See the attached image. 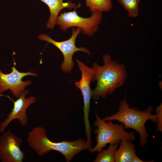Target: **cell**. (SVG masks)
<instances>
[{"label": "cell", "mask_w": 162, "mask_h": 162, "mask_svg": "<svg viewBox=\"0 0 162 162\" xmlns=\"http://www.w3.org/2000/svg\"><path fill=\"white\" fill-rule=\"evenodd\" d=\"M156 112L157 116V128L156 131L162 132V104L158 106L156 108Z\"/></svg>", "instance_id": "2e32d148"}, {"label": "cell", "mask_w": 162, "mask_h": 162, "mask_svg": "<svg viewBox=\"0 0 162 162\" xmlns=\"http://www.w3.org/2000/svg\"><path fill=\"white\" fill-rule=\"evenodd\" d=\"M86 3L92 13L108 11L112 8V0H86Z\"/></svg>", "instance_id": "4fadbf2b"}, {"label": "cell", "mask_w": 162, "mask_h": 162, "mask_svg": "<svg viewBox=\"0 0 162 162\" xmlns=\"http://www.w3.org/2000/svg\"><path fill=\"white\" fill-rule=\"evenodd\" d=\"M81 29L78 28L72 29L71 37L67 40L60 42L55 40L45 34H39L38 38L42 40L46 41L56 47L61 51L64 56V61L61 65V68L65 73L71 72L74 65L72 57L75 52L81 51L87 53L90 55V52L88 50L84 47L78 48L75 44L76 39L80 34Z\"/></svg>", "instance_id": "52a82bcc"}, {"label": "cell", "mask_w": 162, "mask_h": 162, "mask_svg": "<svg viewBox=\"0 0 162 162\" xmlns=\"http://www.w3.org/2000/svg\"><path fill=\"white\" fill-rule=\"evenodd\" d=\"M95 116L94 125L97 127L94 130L97 144L94 147L88 149L90 152H99L108 144L119 145L122 140L133 141L136 139L134 133L125 131L122 124H114L111 120L106 122L99 117L96 112Z\"/></svg>", "instance_id": "277c9868"}, {"label": "cell", "mask_w": 162, "mask_h": 162, "mask_svg": "<svg viewBox=\"0 0 162 162\" xmlns=\"http://www.w3.org/2000/svg\"><path fill=\"white\" fill-rule=\"evenodd\" d=\"M27 76H38V75L30 72H20L16 69L15 66L12 68V71L9 74H4L0 70V94L9 89L11 90L15 97L18 98L26 87L32 84L30 80H22V78Z\"/></svg>", "instance_id": "9c48e42d"}, {"label": "cell", "mask_w": 162, "mask_h": 162, "mask_svg": "<svg viewBox=\"0 0 162 162\" xmlns=\"http://www.w3.org/2000/svg\"><path fill=\"white\" fill-rule=\"evenodd\" d=\"M132 141L124 139L121 140L119 148L114 154L115 162H131L136 155V149Z\"/></svg>", "instance_id": "7c38bea8"}, {"label": "cell", "mask_w": 162, "mask_h": 162, "mask_svg": "<svg viewBox=\"0 0 162 162\" xmlns=\"http://www.w3.org/2000/svg\"><path fill=\"white\" fill-rule=\"evenodd\" d=\"M46 4L48 7L50 12L49 20L46 26L48 28L53 29L56 24V18L60 11L63 9L66 8L70 10H75L80 6L79 4L76 5L70 1L64 2L63 0H39Z\"/></svg>", "instance_id": "8fae6325"}, {"label": "cell", "mask_w": 162, "mask_h": 162, "mask_svg": "<svg viewBox=\"0 0 162 162\" xmlns=\"http://www.w3.org/2000/svg\"><path fill=\"white\" fill-rule=\"evenodd\" d=\"M119 103L118 111L115 114L105 117V121L117 120L122 124L125 128H131L135 130L140 136V145L142 147L146 144L149 136L145 125L150 120L154 123L157 122V115L152 114L153 107L150 106L145 110L142 111L136 108L130 107L126 99Z\"/></svg>", "instance_id": "3957f363"}, {"label": "cell", "mask_w": 162, "mask_h": 162, "mask_svg": "<svg viewBox=\"0 0 162 162\" xmlns=\"http://www.w3.org/2000/svg\"><path fill=\"white\" fill-rule=\"evenodd\" d=\"M22 139L9 130L0 137V160L2 162H22L25 152L20 147Z\"/></svg>", "instance_id": "ba28073f"}, {"label": "cell", "mask_w": 162, "mask_h": 162, "mask_svg": "<svg viewBox=\"0 0 162 162\" xmlns=\"http://www.w3.org/2000/svg\"><path fill=\"white\" fill-rule=\"evenodd\" d=\"M29 90L23 91L20 97L14 101L13 107L7 115V118L0 123V132L3 133L7 126L13 120L17 119L20 124L26 126L28 123V116L26 111L28 107L35 103L36 98L33 96L26 98Z\"/></svg>", "instance_id": "30bf717a"}, {"label": "cell", "mask_w": 162, "mask_h": 162, "mask_svg": "<svg viewBox=\"0 0 162 162\" xmlns=\"http://www.w3.org/2000/svg\"><path fill=\"white\" fill-rule=\"evenodd\" d=\"M154 161V160H153L148 161H143L136 155L133 158L131 162H152Z\"/></svg>", "instance_id": "e0dca14e"}, {"label": "cell", "mask_w": 162, "mask_h": 162, "mask_svg": "<svg viewBox=\"0 0 162 162\" xmlns=\"http://www.w3.org/2000/svg\"><path fill=\"white\" fill-rule=\"evenodd\" d=\"M118 145L110 144L108 148L98 152L94 162H115L114 154Z\"/></svg>", "instance_id": "5bb4252c"}, {"label": "cell", "mask_w": 162, "mask_h": 162, "mask_svg": "<svg viewBox=\"0 0 162 162\" xmlns=\"http://www.w3.org/2000/svg\"><path fill=\"white\" fill-rule=\"evenodd\" d=\"M77 65L81 72V77L80 80L76 82L75 85L79 88L82 94L84 106L83 120L87 140L90 141L91 129L89 119L90 110V101L92 98V91L90 86V83L93 81L94 71L92 67H88L78 59H76Z\"/></svg>", "instance_id": "8992f818"}, {"label": "cell", "mask_w": 162, "mask_h": 162, "mask_svg": "<svg viewBox=\"0 0 162 162\" xmlns=\"http://www.w3.org/2000/svg\"><path fill=\"white\" fill-rule=\"evenodd\" d=\"M27 140L29 146L39 156H43L54 150L62 154L67 162L71 161L82 151L92 148L91 144L82 138L74 141H51L48 138L45 128L40 126L33 128L28 133Z\"/></svg>", "instance_id": "7a4b0ae2"}, {"label": "cell", "mask_w": 162, "mask_h": 162, "mask_svg": "<svg viewBox=\"0 0 162 162\" xmlns=\"http://www.w3.org/2000/svg\"><path fill=\"white\" fill-rule=\"evenodd\" d=\"M119 3L126 10L129 16L135 17L139 14V5L141 0H117Z\"/></svg>", "instance_id": "9a60e30c"}, {"label": "cell", "mask_w": 162, "mask_h": 162, "mask_svg": "<svg viewBox=\"0 0 162 162\" xmlns=\"http://www.w3.org/2000/svg\"><path fill=\"white\" fill-rule=\"evenodd\" d=\"M104 65L99 66L95 62L92 64L94 71L93 82L97 81L96 87L92 91V98L98 99L105 98L111 94L115 90L125 82L127 77L125 66L115 60L112 61L108 54L102 56Z\"/></svg>", "instance_id": "6da1fadb"}, {"label": "cell", "mask_w": 162, "mask_h": 162, "mask_svg": "<svg viewBox=\"0 0 162 162\" xmlns=\"http://www.w3.org/2000/svg\"><path fill=\"white\" fill-rule=\"evenodd\" d=\"M92 13L88 18L78 15L75 10L73 11L61 13L56 18V24L64 31L71 27H77L81 29L84 34L90 36L98 30L102 19V12Z\"/></svg>", "instance_id": "5b68a950"}]
</instances>
